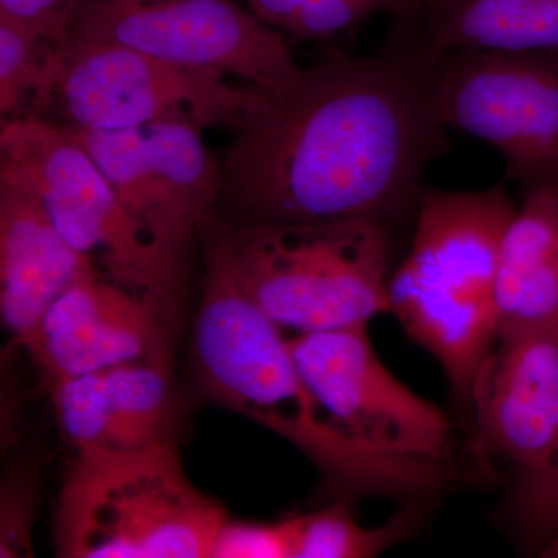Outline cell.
Wrapping results in <instances>:
<instances>
[{
    "label": "cell",
    "instance_id": "obj_4",
    "mask_svg": "<svg viewBox=\"0 0 558 558\" xmlns=\"http://www.w3.org/2000/svg\"><path fill=\"white\" fill-rule=\"evenodd\" d=\"M213 244L245 295L281 329L352 328L389 312L384 220L244 223Z\"/></svg>",
    "mask_w": 558,
    "mask_h": 558
},
{
    "label": "cell",
    "instance_id": "obj_12",
    "mask_svg": "<svg viewBox=\"0 0 558 558\" xmlns=\"http://www.w3.org/2000/svg\"><path fill=\"white\" fill-rule=\"evenodd\" d=\"M172 310L174 300L92 270L58 296L24 348L50 380L171 360Z\"/></svg>",
    "mask_w": 558,
    "mask_h": 558
},
{
    "label": "cell",
    "instance_id": "obj_22",
    "mask_svg": "<svg viewBox=\"0 0 558 558\" xmlns=\"http://www.w3.org/2000/svg\"><path fill=\"white\" fill-rule=\"evenodd\" d=\"M520 526L539 542L558 543V444L548 464L520 476L515 498Z\"/></svg>",
    "mask_w": 558,
    "mask_h": 558
},
{
    "label": "cell",
    "instance_id": "obj_21",
    "mask_svg": "<svg viewBox=\"0 0 558 558\" xmlns=\"http://www.w3.org/2000/svg\"><path fill=\"white\" fill-rule=\"evenodd\" d=\"M39 480L31 468L14 469L0 490V557H33V526L39 506Z\"/></svg>",
    "mask_w": 558,
    "mask_h": 558
},
{
    "label": "cell",
    "instance_id": "obj_1",
    "mask_svg": "<svg viewBox=\"0 0 558 558\" xmlns=\"http://www.w3.org/2000/svg\"><path fill=\"white\" fill-rule=\"evenodd\" d=\"M436 57L417 35L253 86L222 160L219 205L231 226L385 222L418 201L424 172L446 142Z\"/></svg>",
    "mask_w": 558,
    "mask_h": 558
},
{
    "label": "cell",
    "instance_id": "obj_5",
    "mask_svg": "<svg viewBox=\"0 0 558 558\" xmlns=\"http://www.w3.org/2000/svg\"><path fill=\"white\" fill-rule=\"evenodd\" d=\"M227 520L167 440L76 454L58 499L54 543L65 558H208Z\"/></svg>",
    "mask_w": 558,
    "mask_h": 558
},
{
    "label": "cell",
    "instance_id": "obj_3",
    "mask_svg": "<svg viewBox=\"0 0 558 558\" xmlns=\"http://www.w3.org/2000/svg\"><path fill=\"white\" fill-rule=\"evenodd\" d=\"M515 209L502 183L422 191L409 256L388 279L389 312L470 402L498 339L499 252Z\"/></svg>",
    "mask_w": 558,
    "mask_h": 558
},
{
    "label": "cell",
    "instance_id": "obj_2",
    "mask_svg": "<svg viewBox=\"0 0 558 558\" xmlns=\"http://www.w3.org/2000/svg\"><path fill=\"white\" fill-rule=\"evenodd\" d=\"M204 279L193 354L209 399L289 440L352 494L414 497L454 478L449 464L371 453L344 438L304 384L282 329L245 295L215 244Z\"/></svg>",
    "mask_w": 558,
    "mask_h": 558
},
{
    "label": "cell",
    "instance_id": "obj_20",
    "mask_svg": "<svg viewBox=\"0 0 558 558\" xmlns=\"http://www.w3.org/2000/svg\"><path fill=\"white\" fill-rule=\"evenodd\" d=\"M58 40L0 16V116H28Z\"/></svg>",
    "mask_w": 558,
    "mask_h": 558
},
{
    "label": "cell",
    "instance_id": "obj_10",
    "mask_svg": "<svg viewBox=\"0 0 558 558\" xmlns=\"http://www.w3.org/2000/svg\"><path fill=\"white\" fill-rule=\"evenodd\" d=\"M65 130L90 154L146 241L185 269L186 253L222 191V161L204 131L178 121L142 130Z\"/></svg>",
    "mask_w": 558,
    "mask_h": 558
},
{
    "label": "cell",
    "instance_id": "obj_6",
    "mask_svg": "<svg viewBox=\"0 0 558 558\" xmlns=\"http://www.w3.org/2000/svg\"><path fill=\"white\" fill-rule=\"evenodd\" d=\"M255 87L211 70L179 68L121 44L68 35L58 40L28 116L70 130H142L189 123L230 128Z\"/></svg>",
    "mask_w": 558,
    "mask_h": 558
},
{
    "label": "cell",
    "instance_id": "obj_13",
    "mask_svg": "<svg viewBox=\"0 0 558 558\" xmlns=\"http://www.w3.org/2000/svg\"><path fill=\"white\" fill-rule=\"evenodd\" d=\"M497 341L472 402L483 439L524 476L545 468L558 444V322Z\"/></svg>",
    "mask_w": 558,
    "mask_h": 558
},
{
    "label": "cell",
    "instance_id": "obj_19",
    "mask_svg": "<svg viewBox=\"0 0 558 558\" xmlns=\"http://www.w3.org/2000/svg\"><path fill=\"white\" fill-rule=\"evenodd\" d=\"M51 381V400L76 454L117 450L105 371Z\"/></svg>",
    "mask_w": 558,
    "mask_h": 558
},
{
    "label": "cell",
    "instance_id": "obj_9",
    "mask_svg": "<svg viewBox=\"0 0 558 558\" xmlns=\"http://www.w3.org/2000/svg\"><path fill=\"white\" fill-rule=\"evenodd\" d=\"M70 35L255 87L275 86L300 68L282 32L234 0H83Z\"/></svg>",
    "mask_w": 558,
    "mask_h": 558
},
{
    "label": "cell",
    "instance_id": "obj_18",
    "mask_svg": "<svg viewBox=\"0 0 558 558\" xmlns=\"http://www.w3.org/2000/svg\"><path fill=\"white\" fill-rule=\"evenodd\" d=\"M407 517L368 529L352 519L347 506L337 505L311 515L293 517L292 558H366L405 538Z\"/></svg>",
    "mask_w": 558,
    "mask_h": 558
},
{
    "label": "cell",
    "instance_id": "obj_17",
    "mask_svg": "<svg viewBox=\"0 0 558 558\" xmlns=\"http://www.w3.org/2000/svg\"><path fill=\"white\" fill-rule=\"evenodd\" d=\"M105 373L117 450L172 440L174 391L170 360H143Z\"/></svg>",
    "mask_w": 558,
    "mask_h": 558
},
{
    "label": "cell",
    "instance_id": "obj_23",
    "mask_svg": "<svg viewBox=\"0 0 558 558\" xmlns=\"http://www.w3.org/2000/svg\"><path fill=\"white\" fill-rule=\"evenodd\" d=\"M293 517L277 523H240L230 519L216 538L213 557L292 558Z\"/></svg>",
    "mask_w": 558,
    "mask_h": 558
},
{
    "label": "cell",
    "instance_id": "obj_11",
    "mask_svg": "<svg viewBox=\"0 0 558 558\" xmlns=\"http://www.w3.org/2000/svg\"><path fill=\"white\" fill-rule=\"evenodd\" d=\"M304 384L344 438L371 453L447 464L451 424L377 357L368 325L289 340Z\"/></svg>",
    "mask_w": 558,
    "mask_h": 558
},
{
    "label": "cell",
    "instance_id": "obj_24",
    "mask_svg": "<svg viewBox=\"0 0 558 558\" xmlns=\"http://www.w3.org/2000/svg\"><path fill=\"white\" fill-rule=\"evenodd\" d=\"M83 0H0V16L20 22L28 31L51 40L70 35Z\"/></svg>",
    "mask_w": 558,
    "mask_h": 558
},
{
    "label": "cell",
    "instance_id": "obj_14",
    "mask_svg": "<svg viewBox=\"0 0 558 558\" xmlns=\"http://www.w3.org/2000/svg\"><path fill=\"white\" fill-rule=\"evenodd\" d=\"M92 270L98 269L64 240L33 194L0 182V312L21 347L58 296Z\"/></svg>",
    "mask_w": 558,
    "mask_h": 558
},
{
    "label": "cell",
    "instance_id": "obj_8",
    "mask_svg": "<svg viewBox=\"0 0 558 558\" xmlns=\"http://www.w3.org/2000/svg\"><path fill=\"white\" fill-rule=\"evenodd\" d=\"M435 98L444 124L497 149L526 193L558 186V50L438 51Z\"/></svg>",
    "mask_w": 558,
    "mask_h": 558
},
{
    "label": "cell",
    "instance_id": "obj_7",
    "mask_svg": "<svg viewBox=\"0 0 558 558\" xmlns=\"http://www.w3.org/2000/svg\"><path fill=\"white\" fill-rule=\"evenodd\" d=\"M0 182L38 199L64 240L105 277L174 300L183 270L140 233L98 165L65 128L35 116L2 120Z\"/></svg>",
    "mask_w": 558,
    "mask_h": 558
},
{
    "label": "cell",
    "instance_id": "obj_16",
    "mask_svg": "<svg viewBox=\"0 0 558 558\" xmlns=\"http://www.w3.org/2000/svg\"><path fill=\"white\" fill-rule=\"evenodd\" d=\"M418 16L435 51L558 50V0H427Z\"/></svg>",
    "mask_w": 558,
    "mask_h": 558
},
{
    "label": "cell",
    "instance_id": "obj_25",
    "mask_svg": "<svg viewBox=\"0 0 558 558\" xmlns=\"http://www.w3.org/2000/svg\"><path fill=\"white\" fill-rule=\"evenodd\" d=\"M260 21L284 32L311 0H245Z\"/></svg>",
    "mask_w": 558,
    "mask_h": 558
},
{
    "label": "cell",
    "instance_id": "obj_15",
    "mask_svg": "<svg viewBox=\"0 0 558 558\" xmlns=\"http://www.w3.org/2000/svg\"><path fill=\"white\" fill-rule=\"evenodd\" d=\"M498 337L558 322V186L527 191L502 236Z\"/></svg>",
    "mask_w": 558,
    "mask_h": 558
}]
</instances>
